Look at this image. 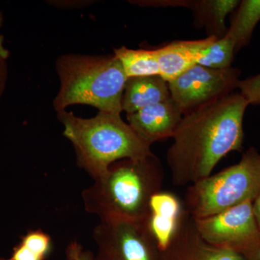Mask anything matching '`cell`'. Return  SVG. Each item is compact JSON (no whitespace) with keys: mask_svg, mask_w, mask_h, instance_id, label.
<instances>
[{"mask_svg":"<svg viewBox=\"0 0 260 260\" xmlns=\"http://www.w3.org/2000/svg\"><path fill=\"white\" fill-rule=\"evenodd\" d=\"M237 88L249 105L260 106V73L239 80Z\"/></svg>","mask_w":260,"mask_h":260,"instance_id":"cell-19","label":"cell"},{"mask_svg":"<svg viewBox=\"0 0 260 260\" xmlns=\"http://www.w3.org/2000/svg\"><path fill=\"white\" fill-rule=\"evenodd\" d=\"M208 37L200 40L174 41L155 49L160 75L170 82L197 64L200 51L216 40Z\"/></svg>","mask_w":260,"mask_h":260,"instance_id":"cell-12","label":"cell"},{"mask_svg":"<svg viewBox=\"0 0 260 260\" xmlns=\"http://www.w3.org/2000/svg\"><path fill=\"white\" fill-rule=\"evenodd\" d=\"M172 98L138 112L126 114L128 124L145 143L151 145L172 138L183 117Z\"/></svg>","mask_w":260,"mask_h":260,"instance_id":"cell-10","label":"cell"},{"mask_svg":"<svg viewBox=\"0 0 260 260\" xmlns=\"http://www.w3.org/2000/svg\"><path fill=\"white\" fill-rule=\"evenodd\" d=\"M57 116L64 126L63 135L74 147L78 165L94 180L104 175L114 162L153 154L151 145L140 138L120 114L99 112L94 117L83 119L63 110Z\"/></svg>","mask_w":260,"mask_h":260,"instance_id":"cell-3","label":"cell"},{"mask_svg":"<svg viewBox=\"0 0 260 260\" xmlns=\"http://www.w3.org/2000/svg\"><path fill=\"white\" fill-rule=\"evenodd\" d=\"M72 251H71V256L74 260H82L81 257L80 256L79 251L77 249V246L74 244V245L72 246Z\"/></svg>","mask_w":260,"mask_h":260,"instance_id":"cell-23","label":"cell"},{"mask_svg":"<svg viewBox=\"0 0 260 260\" xmlns=\"http://www.w3.org/2000/svg\"><path fill=\"white\" fill-rule=\"evenodd\" d=\"M60 88L54 99L56 112L73 104H86L99 112L120 114L127 77L114 54H69L56 61Z\"/></svg>","mask_w":260,"mask_h":260,"instance_id":"cell-4","label":"cell"},{"mask_svg":"<svg viewBox=\"0 0 260 260\" xmlns=\"http://www.w3.org/2000/svg\"><path fill=\"white\" fill-rule=\"evenodd\" d=\"M164 180V167L154 154L118 160L83 191L84 206L102 222L147 223L150 201Z\"/></svg>","mask_w":260,"mask_h":260,"instance_id":"cell-2","label":"cell"},{"mask_svg":"<svg viewBox=\"0 0 260 260\" xmlns=\"http://www.w3.org/2000/svg\"><path fill=\"white\" fill-rule=\"evenodd\" d=\"M114 54L120 61L127 78L160 75L155 49H132L121 47L114 49Z\"/></svg>","mask_w":260,"mask_h":260,"instance_id":"cell-16","label":"cell"},{"mask_svg":"<svg viewBox=\"0 0 260 260\" xmlns=\"http://www.w3.org/2000/svg\"><path fill=\"white\" fill-rule=\"evenodd\" d=\"M253 211L260 232V193L256 200L253 202Z\"/></svg>","mask_w":260,"mask_h":260,"instance_id":"cell-21","label":"cell"},{"mask_svg":"<svg viewBox=\"0 0 260 260\" xmlns=\"http://www.w3.org/2000/svg\"><path fill=\"white\" fill-rule=\"evenodd\" d=\"M259 193L260 153L251 147L238 164L188 186L183 205L193 218H203L253 203Z\"/></svg>","mask_w":260,"mask_h":260,"instance_id":"cell-5","label":"cell"},{"mask_svg":"<svg viewBox=\"0 0 260 260\" xmlns=\"http://www.w3.org/2000/svg\"><path fill=\"white\" fill-rule=\"evenodd\" d=\"M51 237L42 230L29 231L13 249L11 257L0 260H44L50 251Z\"/></svg>","mask_w":260,"mask_h":260,"instance_id":"cell-18","label":"cell"},{"mask_svg":"<svg viewBox=\"0 0 260 260\" xmlns=\"http://www.w3.org/2000/svg\"><path fill=\"white\" fill-rule=\"evenodd\" d=\"M8 79V67L6 59L0 56V97L3 95Z\"/></svg>","mask_w":260,"mask_h":260,"instance_id":"cell-20","label":"cell"},{"mask_svg":"<svg viewBox=\"0 0 260 260\" xmlns=\"http://www.w3.org/2000/svg\"><path fill=\"white\" fill-rule=\"evenodd\" d=\"M0 56L7 59L9 56V51L4 47V37L0 35Z\"/></svg>","mask_w":260,"mask_h":260,"instance_id":"cell-22","label":"cell"},{"mask_svg":"<svg viewBox=\"0 0 260 260\" xmlns=\"http://www.w3.org/2000/svg\"><path fill=\"white\" fill-rule=\"evenodd\" d=\"M194 220L200 236L210 245L233 251L245 260H260V232L252 202Z\"/></svg>","mask_w":260,"mask_h":260,"instance_id":"cell-6","label":"cell"},{"mask_svg":"<svg viewBox=\"0 0 260 260\" xmlns=\"http://www.w3.org/2000/svg\"><path fill=\"white\" fill-rule=\"evenodd\" d=\"M183 210V203L174 193L161 190L152 198L147 226L159 251L164 250L172 240Z\"/></svg>","mask_w":260,"mask_h":260,"instance_id":"cell-11","label":"cell"},{"mask_svg":"<svg viewBox=\"0 0 260 260\" xmlns=\"http://www.w3.org/2000/svg\"><path fill=\"white\" fill-rule=\"evenodd\" d=\"M260 21V0H242L233 12L230 26L225 36L235 44L236 54L249 45Z\"/></svg>","mask_w":260,"mask_h":260,"instance_id":"cell-15","label":"cell"},{"mask_svg":"<svg viewBox=\"0 0 260 260\" xmlns=\"http://www.w3.org/2000/svg\"><path fill=\"white\" fill-rule=\"evenodd\" d=\"M241 71L211 69L195 64L169 82L171 97L183 115L234 93Z\"/></svg>","mask_w":260,"mask_h":260,"instance_id":"cell-7","label":"cell"},{"mask_svg":"<svg viewBox=\"0 0 260 260\" xmlns=\"http://www.w3.org/2000/svg\"><path fill=\"white\" fill-rule=\"evenodd\" d=\"M249 105L242 94L232 93L183 116L166 156L174 185L208 177L228 154L242 150Z\"/></svg>","mask_w":260,"mask_h":260,"instance_id":"cell-1","label":"cell"},{"mask_svg":"<svg viewBox=\"0 0 260 260\" xmlns=\"http://www.w3.org/2000/svg\"><path fill=\"white\" fill-rule=\"evenodd\" d=\"M94 260H160L147 223L102 222L94 229Z\"/></svg>","mask_w":260,"mask_h":260,"instance_id":"cell-8","label":"cell"},{"mask_svg":"<svg viewBox=\"0 0 260 260\" xmlns=\"http://www.w3.org/2000/svg\"><path fill=\"white\" fill-rule=\"evenodd\" d=\"M184 210L172 240L160 251V260H245L233 251L205 242L195 226L194 218Z\"/></svg>","mask_w":260,"mask_h":260,"instance_id":"cell-9","label":"cell"},{"mask_svg":"<svg viewBox=\"0 0 260 260\" xmlns=\"http://www.w3.org/2000/svg\"><path fill=\"white\" fill-rule=\"evenodd\" d=\"M239 3L238 0H188L186 8L194 12L198 28H205L208 37L219 39L226 34L225 18Z\"/></svg>","mask_w":260,"mask_h":260,"instance_id":"cell-14","label":"cell"},{"mask_svg":"<svg viewBox=\"0 0 260 260\" xmlns=\"http://www.w3.org/2000/svg\"><path fill=\"white\" fill-rule=\"evenodd\" d=\"M169 84L160 75L127 78L122 97V111L138 112L171 99Z\"/></svg>","mask_w":260,"mask_h":260,"instance_id":"cell-13","label":"cell"},{"mask_svg":"<svg viewBox=\"0 0 260 260\" xmlns=\"http://www.w3.org/2000/svg\"><path fill=\"white\" fill-rule=\"evenodd\" d=\"M3 14H2L1 11H0V27H1L2 23H3Z\"/></svg>","mask_w":260,"mask_h":260,"instance_id":"cell-24","label":"cell"},{"mask_svg":"<svg viewBox=\"0 0 260 260\" xmlns=\"http://www.w3.org/2000/svg\"><path fill=\"white\" fill-rule=\"evenodd\" d=\"M235 54V44L225 36L200 51L197 64L211 69H227L232 68Z\"/></svg>","mask_w":260,"mask_h":260,"instance_id":"cell-17","label":"cell"}]
</instances>
